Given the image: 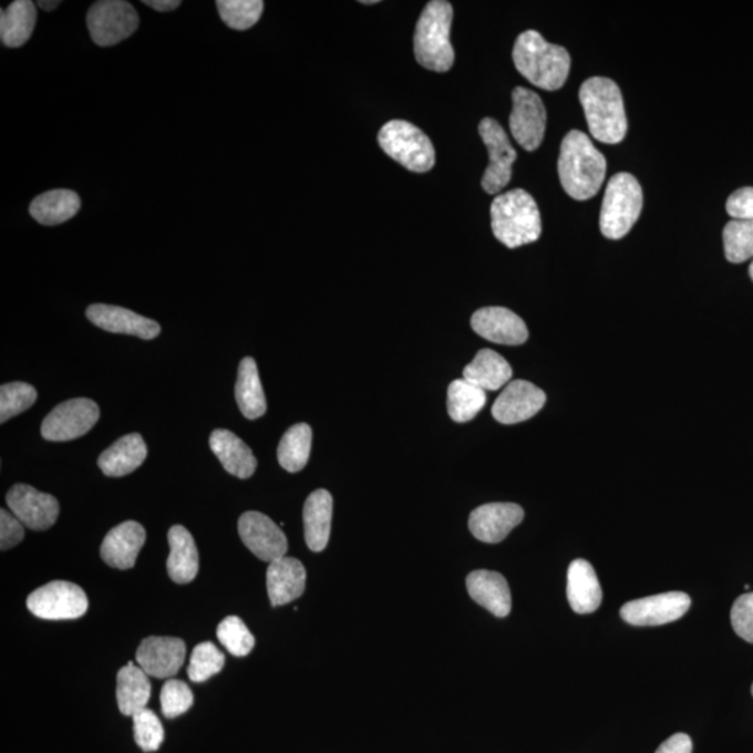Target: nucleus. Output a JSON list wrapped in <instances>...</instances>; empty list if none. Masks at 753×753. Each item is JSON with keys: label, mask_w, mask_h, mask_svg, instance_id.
Listing matches in <instances>:
<instances>
[{"label": "nucleus", "mask_w": 753, "mask_h": 753, "mask_svg": "<svg viewBox=\"0 0 753 753\" xmlns=\"http://www.w3.org/2000/svg\"><path fill=\"white\" fill-rule=\"evenodd\" d=\"M606 171L605 155L595 147L588 134L571 131L564 137L558 175L568 196L579 202L595 197L605 182Z\"/></svg>", "instance_id": "1"}, {"label": "nucleus", "mask_w": 753, "mask_h": 753, "mask_svg": "<svg viewBox=\"0 0 753 753\" xmlns=\"http://www.w3.org/2000/svg\"><path fill=\"white\" fill-rule=\"evenodd\" d=\"M515 68L527 82L546 91H557L567 82L571 56L565 48L553 45L535 30L522 32L515 42Z\"/></svg>", "instance_id": "2"}, {"label": "nucleus", "mask_w": 753, "mask_h": 753, "mask_svg": "<svg viewBox=\"0 0 753 753\" xmlns=\"http://www.w3.org/2000/svg\"><path fill=\"white\" fill-rule=\"evenodd\" d=\"M580 104L591 136L606 144L621 143L628 122L620 87L606 78H591L580 85Z\"/></svg>", "instance_id": "3"}, {"label": "nucleus", "mask_w": 753, "mask_h": 753, "mask_svg": "<svg viewBox=\"0 0 753 753\" xmlns=\"http://www.w3.org/2000/svg\"><path fill=\"white\" fill-rule=\"evenodd\" d=\"M492 228L496 238L509 249L534 244L541 235V217L535 198L515 188L494 198Z\"/></svg>", "instance_id": "4"}, {"label": "nucleus", "mask_w": 753, "mask_h": 753, "mask_svg": "<svg viewBox=\"0 0 753 753\" xmlns=\"http://www.w3.org/2000/svg\"><path fill=\"white\" fill-rule=\"evenodd\" d=\"M454 9L445 0H433L424 8L414 32V55L421 66L433 72H448L455 61L451 45Z\"/></svg>", "instance_id": "5"}, {"label": "nucleus", "mask_w": 753, "mask_h": 753, "mask_svg": "<svg viewBox=\"0 0 753 753\" xmlns=\"http://www.w3.org/2000/svg\"><path fill=\"white\" fill-rule=\"evenodd\" d=\"M642 207L643 192L637 177L628 172L612 176L601 204V234L607 239L623 238L637 224Z\"/></svg>", "instance_id": "6"}, {"label": "nucleus", "mask_w": 753, "mask_h": 753, "mask_svg": "<svg viewBox=\"0 0 753 753\" xmlns=\"http://www.w3.org/2000/svg\"><path fill=\"white\" fill-rule=\"evenodd\" d=\"M379 144L396 163L416 174H426L435 164L432 140L406 121H391L381 128Z\"/></svg>", "instance_id": "7"}, {"label": "nucleus", "mask_w": 753, "mask_h": 753, "mask_svg": "<svg viewBox=\"0 0 753 753\" xmlns=\"http://www.w3.org/2000/svg\"><path fill=\"white\" fill-rule=\"evenodd\" d=\"M27 607L42 620H75L87 612L89 599L80 586L55 580L32 591Z\"/></svg>", "instance_id": "8"}, {"label": "nucleus", "mask_w": 753, "mask_h": 753, "mask_svg": "<svg viewBox=\"0 0 753 753\" xmlns=\"http://www.w3.org/2000/svg\"><path fill=\"white\" fill-rule=\"evenodd\" d=\"M140 24L136 9L123 0H101L90 8L87 25L96 45L112 47L131 37Z\"/></svg>", "instance_id": "9"}, {"label": "nucleus", "mask_w": 753, "mask_h": 753, "mask_svg": "<svg viewBox=\"0 0 753 753\" xmlns=\"http://www.w3.org/2000/svg\"><path fill=\"white\" fill-rule=\"evenodd\" d=\"M478 134L488 153V166L484 172L482 186L488 195H497L513 179L516 151L510 145L507 133L493 117H484L478 125Z\"/></svg>", "instance_id": "10"}, {"label": "nucleus", "mask_w": 753, "mask_h": 753, "mask_svg": "<svg viewBox=\"0 0 753 753\" xmlns=\"http://www.w3.org/2000/svg\"><path fill=\"white\" fill-rule=\"evenodd\" d=\"M100 419V408L87 398H75L58 405L42 422L41 434L53 443L83 437Z\"/></svg>", "instance_id": "11"}, {"label": "nucleus", "mask_w": 753, "mask_h": 753, "mask_svg": "<svg viewBox=\"0 0 753 753\" xmlns=\"http://www.w3.org/2000/svg\"><path fill=\"white\" fill-rule=\"evenodd\" d=\"M547 123L546 106L539 95L525 87H516L513 93V112L509 128L522 148L536 151L545 138Z\"/></svg>", "instance_id": "12"}, {"label": "nucleus", "mask_w": 753, "mask_h": 753, "mask_svg": "<svg viewBox=\"0 0 753 753\" xmlns=\"http://www.w3.org/2000/svg\"><path fill=\"white\" fill-rule=\"evenodd\" d=\"M690 607V596L682 591H669L628 601L622 606L621 617L623 621L635 627L664 626L680 620Z\"/></svg>", "instance_id": "13"}, {"label": "nucleus", "mask_w": 753, "mask_h": 753, "mask_svg": "<svg viewBox=\"0 0 753 753\" xmlns=\"http://www.w3.org/2000/svg\"><path fill=\"white\" fill-rule=\"evenodd\" d=\"M238 529L245 546L262 561L271 564L287 556V536L267 515L249 510L240 516Z\"/></svg>", "instance_id": "14"}, {"label": "nucleus", "mask_w": 753, "mask_h": 753, "mask_svg": "<svg viewBox=\"0 0 753 753\" xmlns=\"http://www.w3.org/2000/svg\"><path fill=\"white\" fill-rule=\"evenodd\" d=\"M7 503L16 518L31 530L50 529L55 525L61 509L55 497L38 492L29 484H16L10 488Z\"/></svg>", "instance_id": "15"}, {"label": "nucleus", "mask_w": 753, "mask_h": 753, "mask_svg": "<svg viewBox=\"0 0 753 753\" xmlns=\"http://www.w3.org/2000/svg\"><path fill=\"white\" fill-rule=\"evenodd\" d=\"M546 400L545 392L529 381H510L494 402L493 416L503 424L526 422L540 412Z\"/></svg>", "instance_id": "16"}, {"label": "nucleus", "mask_w": 753, "mask_h": 753, "mask_svg": "<svg viewBox=\"0 0 753 753\" xmlns=\"http://www.w3.org/2000/svg\"><path fill=\"white\" fill-rule=\"evenodd\" d=\"M186 643L179 638L149 637L137 649L136 660L145 674L154 678H171L185 663Z\"/></svg>", "instance_id": "17"}, {"label": "nucleus", "mask_w": 753, "mask_h": 753, "mask_svg": "<svg viewBox=\"0 0 753 753\" xmlns=\"http://www.w3.org/2000/svg\"><path fill=\"white\" fill-rule=\"evenodd\" d=\"M524 509L518 504H486L471 514L470 529L477 540L496 545L524 520Z\"/></svg>", "instance_id": "18"}, {"label": "nucleus", "mask_w": 753, "mask_h": 753, "mask_svg": "<svg viewBox=\"0 0 753 753\" xmlns=\"http://www.w3.org/2000/svg\"><path fill=\"white\" fill-rule=\"evenodd\" d=\"M471 322L477 336L499 345H522L529 337L525 321L514 311L505 308L477 310L472 316Z\"/></svg>", "instance_id": "19"}, {"label": "nucleus", "mask_w": 753, "mask_h": 753, "mask_svg": "<svg viewBox=\"0 0 753 753\" xmlns=\"http://www.w3.org/2000/svg\"><path fill=\"white\" fill-rule=\"evenodd\" d=\"M85 316L94 326L112 333H126L145 341L157 338L161 333L158 322L120 306L91 305Z\"/></svg>", "instance_id": "20"}, {"label": "nucleus", "mask_w": 753, "mask_h": 753, "mask_svg": "<svg viewBox=\"0 0 753 753\" xmlns=\"http://www.w3.org/2000/svg\"><path fill=\"white\" fill-rule=\"evenodd\" d=\"M145 529L138 522L126 520L113 527L101 546V557L112 568L131 569L145 543Z\"/></svg>", "instance_id": "21"}, {"label": "nucleus", "mask_w": 753, "mask_h": 753, "mask_svg": "<svg viewBox=\"0 0 753 753\" xmlns=\"http://www.w3.org/2000/svg\"><path fill=\"white\" fill-rule=\"evenodd\" d=\"M466 588L477 605L496 617H507L513 609L509 586L502 574L478 569L467 575Z\"/></svg>", "instance_id": "22"}, {"label": "nucleus", "mask_w": 753, "mask_h": 753, "mask_svg": "<svg viewBox=\"0 0 753 753\" xmlns=\"http://www.w3.org/2000/svg\"><path fill=\"white\" fill-rule=\"evenodd\" d=\"M306 589V569L299 559L282 557L267 569V590L274 607L299 599Z\"/></svg>", "instance_id": "23"}, {"label": "nucleus", "mask_w": 753, "mask_h": 753, "mask_svg": "<svg viewBox=\"0 0 753 753\" xmlns=\"http://www.w3.org/2000/svg\"><path fill=\"white\" fill-rule=\"evenodd\" d=\"M567 597L569 606L578 615H590L599 609L602 591L595 568L585 559H575L567 575Z\"/></svg>", "instance_id": "24"}, {"label": "nucleus", "mask_w": 753, "mask_h": 753, "mask_svg": "<svg viewBox=\"0 0 753 753\" xmlns=\"http://www.w3.org/2000/svg\"><path fill=\"white\" fill-rule=\"evenodd\" d=\"M209 448L230 475L239 478H249L255 475L257 470L255 454L238 435L229 430H214L209 435Z\"/></svg>", "instance_id": "25"}, {"label": "nucleus", "mask_w": 753, "mask_h": 753, "mask_svg": "<svg viewBox=\"0 0 753 753\" xmlns=\"http://www.w3.org/2000/svg\"><path fill=\"white\" fill-rule=\"evenodd\" d=\"M147 445L138 433L127 434L102 452L99 466L107 477H123L143 465L147 458Z\"/></svg>", "instance_id": "26"}, {"label": "nucleus", "mask_w": 753, "mask_h": 753, "mask_svg": "<svg viewBox=\"0 0 753 753\" xmlns=\"http://www.w3.org/2000/svg\"><path fill=\"white\" fill-rule=\"evenodd\" d=\"M332 496L324 488L316 489L305 503V539L311 551L324 550L330 540Z\"/></svg>", "instance_id": "27"}, {"label": "nucleus", "mask_w": 753, "mask_h": 753, "mask_svg": "<svg viewBox=\"0 0 753 753\" xmlns=\"http://www.w3.org/2000/svg\"><path fill=\"white\" fill-rule=\"evenodd\" d=\"M171 554L166 568L176 584H190L198 574V550L195 539L185 526H172L168 534Z\"/></svg>", "instance_id": "28"}, {"label": "nucleus", "mask_w": 753, "mask_h": 753, "mask_svg": "<svg viewBox=\"0 0 753 753\" xmlns=\"http://www.w3.org/2000/svg\"><path fill=\"white\" fill-rule=\"evenodd\" d=\"M464 379L486 392L497 391L509 384L513 379V369L502 354L492 349H483L466 365Z\"/></svg>", "instance_id": "29"}, {"label": "nucleus", "mask_w": 753, "mask_h": 753, "mask_svg": "<svg viewBox=\"0 0 753 753\" xmlns=\"http://www.w3.org/2000/svg\"><path fill=\"white\" fill-rule=\"evenodd\" d=\"M151 693L153 688L142 667L128 663L117 672L116 699L123 715H133L147 708Z\"/></svg>", "instance_id": "30"}, {"label": "nucleus", "mask_w": 753, "mask_h": 753, "mask_svg": "<svg viewBox=\"0 0 753 753\" xmlns=\"http://www.w3.org/2000/svg\"><path fill=\"white\" fill-rule=\"evenodd\" d=\"M82 202L78 193L68 188H56L32 200L30 214L42 225L55 226L66 223L79 213Z\"/></svg>", "instance_id": "31"}, {"label": "nucleus", "mask_w": 753, "mask_h": 753, "mask_svg": "<svg viewBox=\"0 0 753 753\" xmlns=\"http://www.w3.org/2000/svg\"><path fill=\"white\" fill-rule=\"evenodd\" d=\"M235 395L241 414L249 421H256V419L266 414L267 401L255 359L245 358L241 360Z\"/></svg>", "instance_id": "32"}, {"label": "nucleus", "mask_w": 753, "mask_h": 753, "mask_svg": "<svg viewBox=\"0 0 753 753\" xmlns=\"http://www.w3.org/2000/svg\"><path fill=\"white\" fill-rule=\"evenodd\" d=\"M35 23L37 7L31 0H16L7 10L2 9L0 37L3 45L23 47L30 40Z\"/></svg>", "instance_id": "33"}, {"label": "nucleus", "mask_w": 753, "mask_h": 753, "mask_svg": "<svg viewBox=\"0 0 753 753\" xmlns=\"http://www.w3.org/2000/svg\"><path fill=\"white\" fill-rule=\"evenodd\" d=\"M313 432L309 424L299 423L290 427L279 441L277 456L279 465L290 473L300 472L308 465Z\"/></svg>", "instance_id": "34"}, {"label": "nucleus", "mask_w": 753, "mask_h": 753, "mask_svg": "<svg viewBox=\"0 0 753 753\" xmlns=\"http://www.w3.org/2000/svg\"><path fill=\"white\" fill-rule=\"evenodd\" d=\"M487 402L486 391L478 389L465 379L452 381L448 386L446 408L452 421L456 423L471 422L481 413Z\"/></svg>", "instance_id": "35"}, {"label": "nucleus", "mask_w": 753, "mask_h": 753, "mask_svg": "<svg viewBox=\"0 0 753 753\" xmlns=\"http://www.w3.org/2000/svg\"><path fill=\"white\" fill-rule=\"evenodd\" d=\"M725 257L741 264L753 257V220H730L723 230Z\"/></svg>", "instance_id": "36"}, {"label": "nucleus", "mask_w": 753, "mask_h": 753, "mask_svg": "<svg viewBox=\"0 0 753 753\" xmlns=\"http://www.w3.org/2000/svg\"><path fill=\"white\" fill-rule=\"evenodd\" d=\"M218 12L229 29L245 31L258 23L264 12L261 0H218Z\"/></svg>", "instance_id": "37"}, {"label": "nucleus", "mask_w": 753, "mask_h": 753, "mask_svg": "<svg viewBox=\"0 0 753 753\" xmlns=\"http://www.w3.org/2000/svg\"><path fill=\"white\" fill-rule=\"evenodd\" d=\"M219 642L236 658H245L255 648V637L239 617L225 618L217 629Z\"/></svg>", "instance_id": "38"}, {"label": "nucleus", "mask_w": 753, "mask_h": 753, "mask_svg": "<svg viewBox=\"0 0 753 753\" xmlns=\"http://www.w3.org/2000/svg\"><path fill=\"white\" fill-rule=\"evenodd\" d=\"M37 390L27 383H10L0 389V423H7L10 419L23 413L34 405Z\"/></svg>", "instance_id": "39"}, {"label": "nucleus", "mask_w": 753, "mask_h": 753, "mask_svg": "<svg viewBox=\"0 0 753 753\" xmlns=\"http://www.w3.org/2000/svg\"><path fill=\"white\" fill-rule=\"evenodd\" d=\"M224 666V653L214 643L203 642L193 650L187 674L192 681L204 682L218 674Z\"/></svg>", "instance_id": "40"}, {"label": "nucleus", "mask_w": 753, "mask_h": 753, "mask_svg": "<svg viewBox=\"0 0 753 753\" xmlns=\"http://www.w3.org/2000/svg\"><path fill=\"white\" fill-rule=\"evenodd\" d=\"M133 718L134 740L144 752L159 750L165 740L163 723L157 714L147 708L140 710Z\"/></svg>", "instance_id": "41"}, {"label": "nucleus", "mask_w": 753, "mask_h": 753, "mask_svg": "<svg viewBox=\"0 0 753 753\" xmlns=\"http://www.w3.org/2000/svg\"><path fill=\"white\" fill-rule=\"evenodd\" d=\"M195 703V697L190 688L179 680L165 682L161 691V709L166 719L179 718L185 714Z\"/></svg>", "instance_id": "42"}, {"label": "nucleus", "mask_w": 753, "mask_h": 753, "mask_svg": "<svg viewBox=\"0 0 753 753\" xmlns=\"http://www.w3.org/2000/svg\"><path fill=\"white\" fill-rule=\"evenodd\" d=\"M731 626L740 638L753 643V591L739 597L731 609Z\"/></svg>", "instance_id": "43"}, {"label": "nucleus", "mask_w": 753, "mask_h": 753, "mask_svg": "<svg viewBox=\"0 0 753 753\" xmlns=\"http://www.w3.org/2000/svg\"><path fill=\"white\" fill-rule=\"evenodd\" d=\"M24 539V525L7 509L0 510V548L9 550Z\"/></svg>", "instance_id": "44"}, {"label": "nucleus", "mask_w": 753, "mask_h": 753, "mask_svg": "<svg viewBox=\"0 0 753 753\" xmlns=\"http://www.w3.org/2000/svg\"><path fill=\"white\" fill-rule=\"evenodd\" d=\"M725 208L735 219L753 220V187H742L734 192Z\"/></svg>", "instance_id": "45"}, {"label": "nucleus", "mask_w": 753, "mask_h": 753, "mask_svg": "<svg viewBox=\"0 0 753 753\" xmlns=\"http://www.w3.org/2000/svg\"><path fill=\"white\" fill-rule=\"evenodd\" d=\"M656 753H692L691 736L684 733L674 734L664 741Z\"/></svg>", "instance_id": "46"}, {"label": "nucleus", "mask_w": 753, "mask_h": 753, "mask_svg": "<svg viewBox=\"0 0 753 753\" xmlns=\"http://www.w3.org/2000/svg\"><path fill=\"white\" fill-rule=\"evenodd\" d=\"M144 4L157 12H172L180 7V0H144Z\"/></svg>", "instance_id": "47"}, {"label": "nucleus", "mask_w": 753, "mask_h": 753, "mask_svg": "<svg viewBox=\"0 0 753 753\" xmlns=\"http://www.w3.org/2000/svg\"><path fill=\"white\" fill-rule=\"evenodd\" d=\"M61 2L59 0H55V2H45V0H41V2L37 3V7H40V9L45 10V12H51V10H55Z\"/></svg>", "instance_id": "48"}, {"label": "nucleus", "mask_w": 753, "mask_h": 753, "mask_svg": "<svg viewBox=\"0 0 753 753\" xmlns=\"http://www.w3.org/2000/svg\"><path fill=\"white\" fill-rule=\"evenodd\" d=\"M360 3H363V4H375V3H379V2H376V0H370V2H368V0H363V2H360Z\"/></svg>", "instance_id": "49"}, {"label": "nucleus", "mask_w": 753, "mask_h": 753, "mask_svg": "<svg viewBox=\"0 0 753 753\" xmlns=\"http://www.w3.org/2000/svg\"><path fill=\"white\" fill-rule=\"evenodd\" d=\"M750 276H751L752 281H753V261H752L751 267H750Z\"/></svg>", "instance_id": "50"}, {"label": "nucleus", "mask_w": 753, "mask_h": 753, "mask_svg": "<svg viewBox=\"0 0 753 753\" xmlns=\"http://www.w3.org/2000/svg\"><path fill=\"white\" fill-rule=\"evenodd\" d=\"M752 695H753V684H752Z\"/></svg>", "instance_id": "51"}]
</instances>
